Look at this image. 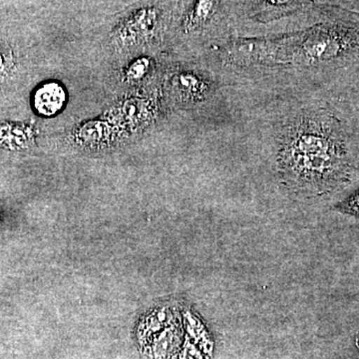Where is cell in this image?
Returning <instances> with one entry per match:
<instances>
[{
  "label": "cell",
  "instance_id": "1",
  "mask_svg": "<svg viewBox=\"0 0 359 359\" xmlns=\"http://www.w3.org/2000/svg\"><path fill=\"white\" fill-rule=\"evenodd\" d=\"M339 148L325 115L299 111L278 135L276 165L282 183L304 198L327 192L342 178Z\"/></svg>",
  "mask_w": 359,
  "mask_h": 359
},
{
  "label": "cell",
  "instance_id": "2",
  "mask_svg": "<svg viewBox=\"0 0 359 359\" xmlns=\"http://www.w3.org/2000/svg\"><path fill=\"white\" fill-rule=\"evenodd\" d=\"M67 102L65 87L55 81L47 82L39 87L33 97V104L39 114L50 117L58 114Z\"/></svg>",
  "mask_w": 359,
  "mask_h": 359
},
{
  "label": "cell",
  "instance_id": "3",
  "mask_svg": "<svg viewBox=\"0 0 359 359\" xmlns=\"http://www.w3.org/2000/svg\"><path fill=\"white\" fill-rule=\"evenodd\" d=\"M177 83L181 93L192 99L202 98L210 91L209 82L193 73H181Z\"/></svg>",
  "mask_w": 359,
  "mask_h": 359
},
{
  "label": "cell",
  "instance_id": "4",
  "mask_svg": "<svg viewBox=\"0 0 359 359\" xmlns=\"http://www.w3.org/2000/svg\"><path fill=\"white\" fill-rule=\"evenodd\" d=\"M216 2L200 1L194 7L192 15L188 21L189 25H198L207 21L216 9Z\"/></svg>",
  "mask_w": 359,
  "mask_h": 359
},
{
  "label": "cell",
  "instance_id": "5",
  "mask_svg": "<svg viewBox=\"0 0 359 359\" xmlns=\"http://www.w3.org/2000/svg\"><path fill=\"white\" fill-rule=\"evenodd\" d=\"M339 211L359 218V189L337 205Z\"/></svg>",
  "mask_w": 359,
  "mask_h": 359
},
{
  "label": "cell",
  "instance_id": "6",
  "mask_svg": "<svg viewBox=\"0 0 359 359\" xmlns=\"http://www.w3.org/2000/svg\"><path fill=\"white\" fill-rule=\"evenodd\" d=\"M148 70L147 61L139 60L130 68L129 75L132 78H139L143 76Z\"/></svg>",
  "mask_w": 359,
  "mask_h": 359
}]
</instances>
